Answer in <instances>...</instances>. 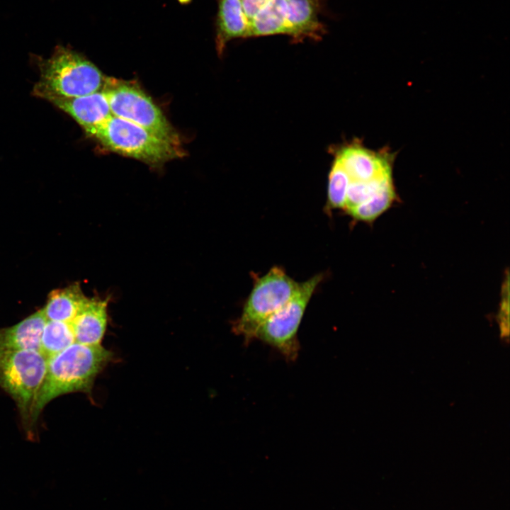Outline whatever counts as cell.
Masks as SVG:
<instances>
[{
    "label": "cell",
    "mask_w": 510,
    "mask_h": 510,
    "mask_svg": "<svg viewBox=\"0 0 510 510\" xmlns=\"http://www.w3.org/2000/svg\"><path fill=\"white\" fill-rule=\"evenodd\" d=\"M113 354L101 345L74 342L47 358L43 382L34 400L30 427L50 401L64 394L90 392L96 376L113 359Z\"/></svg>",
    "instance_id": "1"
},
{
    "label": "cell",
    "mask_w": 510,
    "mask_h": 510,
    "mask_svg": "<svg viewBox=\"0 0 510 510\" xmlns=\"http://www.w3.org/2000/svg\"><path fill=\"white\" fill-rule=\"evenodd\" d=\"M38 63L40 78L33 94L50 103L101 91L108 79L86 57L61 45L49 58L39 59Z\"/></svg>",
    "instance_id": "2"
},
{
    "label": "cell",
    "mask_w": 510,
    "mask_h": 510,
    "mask_svg": "<svg viewBox=\"0 0 510 510\" xmlns=\"http://www.w3.org/2000/svg\"><path fill=\"white\" fill-rule=\"evenodd\" d=\"M89 135L108 150L152 166H158L169 160L181 157L184 153L181 145L113 115Z\"/></svg>",
    "instance_id": "3"
},
{
    "label": "cell",
    "mask_w": 510,
    "mask_h": 510,
    "mask_svg": "<svg viewBox=\"0 0 510 510\" xmlns=\"http://www.w3.org/2000/svg\"><path fill=\"white\" fill-rule=\"evenodd\" d=\"M47 363V358L40 351L0 350V387L14 400L28 429L32 407L43 382Z\"/></svg>",
    "instance_id": "4"
},
{
    "label": "cell",
    "mask_w": 510,
    "mask_h": 510,
    "mask_svg": "<svg viewBox=\"0 0 510 510\" xmlns=\"http://www.w3.org/2000/svg\"><path fill=\"white\" fill-rule=\"evenodd\" d=\"M299 285L278 266L256 278L241 315L234 323V332L246 341L255 339L259 327L295 295Z\"/></svg>",
    "instance_id": "5"
},
{
    "label": "cell",
    "mask_w": 510,
    "mask_h": 510,
    "mask_svg": "<svg viewBox=\"0 0 510 510\" xmlns=\"http://www.w3.org/2000/svg\"><path fill=\"white\" fill-rule=\"evenodd\" d=\"M103 89L112 115L132 122L159 137L181 145L177 132L163 112L138 86L108 79Z\"/></svg>",
    "instance_id": "6"
},
{
    "label": "cell",
    "mask_w": 510,
    "mask_h": 510,
    "mask_svg": "<svg viewBox=\"0 0 510 510\" xmlns=\"http://www.w3.org/2000/svg\"><path fill=\"white\" fill-rule=\"evenodd\" d=\"M323 278L322 273H318L300 283L295 295L259 327L255 339L275 348L288 361H294L300 348L297 335L300 322Z\"/></svg>",
    "instance_id": "7"
},
{
    "label": "cell",
    "mask_w": 510,
    "mask_h": 510,
    "mask_svg": "<svg viewBox=\"0 0 510 510\" xmlns=\"http://www.w3.org/2000/svg\"><path fill=\"white\" fill-rule=\"evenodd\" d=\"M351 180L368 181L392 174L390 158L354 143L341 148L336 159Z\"/></svg>",
    "instance_id": "8"
},
{
    "label": "cell",
    "mask_w": 510,
    "mask_h": 510,
    "mask_svg": "<svg viewBox=\"0 0 510 510\" xmlns=\"http://www.w3.org/2000/svg\"><path fill=\"white\" fill-rule=\"evenodd\" d=\"M288 35L294 42L321 40L327 33L319 19L323 0H285Z\"/></svg>",
    "instance_id": "9"
},
{
    "label": "cell",
    "mask_w": 510,
    "mask_h": 510,
    "mask_svg": "<svg viewBox=\"0 0 510 510\" xmlns=\"http://www.w3.org/2000/svg\"><path fill=\"white\" fill-rule=\"evenodd\" d=\"M51 103L74 119L88 135L112 116L103 89L86 96L55 100Z\"/></svg>",
    "instance_id": "10"
},
{
    "label": "cell",
    "mask_w": 510,
    "mask_h": 510,
    "mask_svg": "<svg viewBox=\"0 0 510 510\" xmlns=\"http://www.w3.org/2000/svg\"><path fill=\"white\" fill-rule=\"evenodd\" d=\"M108 298L86 297L70 322L75 342L90 346L101 345L108 324Z\"/></svg>",
    "instance_id": "11"
},
{
    "label": "cell",
    "mask_w": 510,
    "mask_h": 510,
    "mask_svg": "<svg viewBox=\"0 0 510 510\" xmlns=\"http://www.w3.org/2000/svg\"><path fill=\"white\" fill-rule=\"evenodd\" d=\"M215 43L222 55L227 43L236 38H249L250 23L241 0H217Z\"/></svg>",
    "instance_id": "12"
},
{
    "label": "cell",
    "mask_w": 510,
    "mask_h": 510,
    "mask_svg": "<svg viewBox=\"0 0 510 510\" xmlns=\"http://www.w3.org/2000/svg\"><path fill=\"white\" fill-rule=\"evenodd\" d=\"M46 321L41 309L11 327L0 328V350L41 352V338Z\"/></svg>",
    "instance_id": "13"
},
{
    "label": "cell",
    "mask_w": 510,
    "mask_h": 510,
    "mask_svg": "<svg viewBox=\"0 0 510 510\" xmlns=\"http://www.w3.org/2000/svg\"><path fill=\"white\" fill-rule=\"evenodd\" d=\"M86 297L79 283L52 290L42 311L47 320L70 323Z\"/></svg>",
    "instance_id": "14"
},
{
    "label": "cell",
    "mask_w": 510,
    "mask_h": 510,
    "mask_svg": "<svg viewBox=\"0 0 510 510\" xmlns=\"http://www.w3.org/2000/svg\"><path fill=\"white\" fill-rule=\"evenodd\" d=\"M288 35L285 0H270L250 21L249 38Z\"/></svg>",
    "instance_id": "15"
},
{
    "label": "cell",
    "mask_w": 510,
    "mask_h": 510,
    "mask_svg": "<svg viewBox=\"0 0 510 510\" xmlns=\"http://www.w3.org/2000/svg\"><path fill=\"white\" fill-rule=\"evenodd\" d=\"M74 342L70 323L46 321L41 338V352L47 358L63 351Z\"/></svg>",
    "instance_id": "16"
},
{
    "label": "cell",
    "mask_w": 510,
    "mask_h": 510,
    "mask_svg": "<svg viewBox=\"0 0 510 510\" xmlns=\"http://www.w3.org/2000/svg\"><path fill=\"white\" fill-rule=\"evenodd\" d=\"M395 198L394 187L390 183L348 213L359 221H373L390 207Z\"/></svg>",
    "instance_id": "17"
},
{
    "label": "cell",
    "mask_w": 510,
    "mask_h": 510,
    "mask_svg": "<svg viewBox=\"0 0 510 510\" xmlns=\"http://www.w3.org/2000/svg\"><path fill=\"white\" fill-rule=\"evenodd\" d=\"M392 183V174L368 181L351 180L344 209L348 211L363 203L386 185Z\"/></svg>",
    "instance_id": "18"
},
{
    "label": "cell",
    "mask_w": 510,
    "mask_h": 510,
    "mask_svg": "<svg viewBox=\"0 0 510 510\" xmlns=\"http://www.w3.org/2000/svg\"><path fill=\"white\" fill-rule=\"evenodd\" d=\"M351 181L346 171L335 159L329 175L327 208H344L347 190Z\"/></svg>",
    "instance_id": "19"
},
{
    "label": "cell",
    "mask_w": 510,
    "mask_h": 510,
    "mask_svg": "<svg viewBox=\"0 0 510 510\" xmlns=\"http://www.w3.org/2000/svg\"><path fill=\"white\" fill-rule=\"evenodd\" d=\"M502 298L499 305L498 312V324L499 329L500 339L509 343V276L502 288Z\"/></svg>",
    "instance_id": "20"
},
{
    "label": "cell",
    "mask_w": 510,
    "mask_h": 510,
    "mask_svg": "<svg viewBox=\"0 0 510 510\" xmlns=\"http://www.w3.org/2000/svg\"><path fill=\"white\" fill-rule=\"evenodd\" d=\"M270 0H241L244 11L250 21Z\"/></svg>",
    "instance_id": "21"
}]
</instances>
